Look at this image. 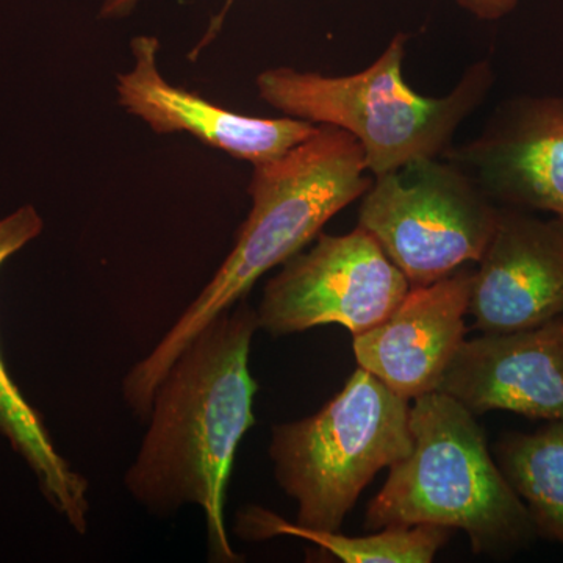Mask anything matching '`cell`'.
I'll list each match as a JSON object with an SVG mask.
<instances>
[{
  "mask_svg": "<svg viewBox=\"0 0 563 563\" xmlns=\"http://www.w3.org/2000/svg\"><path fill=\"white\" fill-rule=\"evenodd\" d=\"M258 329L257 310L242 299L180 352L154 393L150 429L124 477L133 499L152 514L201 507L214 562L240 561L224 507L236 450L255 421L250 354Z\"/></svg>",
  "mask_w": 563,
  "mask_h": 563,
  "instance_id": "cell-1",
  "label": "cell"
},
{
  "mask_svg": "<svg viewBox=\"0 0 563 563\" xmlns=\"http://www.w3.org/2000/svg\"><path fill=\"white\" fill-rule=\"evenodd\" d=\"M366 172L357 140L331 125H318L309 140L254 165L252 209L231 254L157 346L122 380V398L133 413L150 417L163 377L211 320L242 301L263 274L299 254L339 211L368 191L373 180Z\"/></svg>",
  "mask_w": 563,
  "mask_h": 563,
  "instance_id": "cell-2",
  "label": "cell"
},
{
  "mask_svg": "<svg viewBox=\"0 0 563 563\" xmlns=\"http://www.w3.org/2000/svg\"><path fill=\"white\" fill-rule=\"evenodd\" d=\"M476 415L443 391L410 406L412 450L390 466L369 503L366 526H442L468 533L476 553L517 547L536 528L525 503L493 461Z\"/></svg>",
  "mask_w": 563,
  "mask_h": 563,
  "instance_id": "cell-3",
  "label": "cell"
},
{
  "mask_svg": "<svg viewBox=\"0 0 563 563\" xmlns=\"http://www.w3.org/2000/svg\"><path fill=\"white\" fill-rule=\"evenodd\" d=\"M406 40L399 33L376 62L351 76L266 69L257 77L258 95L285 117L350 133L373 177L439 157L490 88V68L473 66L450 95L424 98L404 80Z\"/></svg>",
  "mask_w": 563,
  "mask_h": 563,
  "instance_id": "cell-4",
  "label": "cell"
},
{
  "mask_svg": "<svg viewBox=\"0 0 563 563\" xmlns=\"http://www.w3.org/2000/svg\"><path fill=\"white\" fill-rule=\"evenodd\" d=\"M410 450L409 399L358 366L320 412L274 426L269 457L296 523L333 532L373 477Z\"/></svg>",
  "mask_w": 563,
  "mask_h": 563,
  "instance_id": "cell-5",
  "label": "cell"
},
{
  "mask_svg": "<svg viewBox=\"0 0 563 563\" xmlns=\"http://www.w3.org/2000/svg\"><path fill=\"white\" fill-rule=\"evenodd\" d=\"M362 198L358 228L380 244L410 287L479 262L499 214L468 174L439 157L417 158L374 177Z\"/></svg>",
  "mask_w": 563,
  "mask_h": 563,
  "instance_id": "cell-6",
  "label": "cell"
},
{
  "mask_svg": "<svg viewBox=\"0 0 563 563\" xmlns=\"http://www.w3.org/2000/svg\"><path fill=\"white\" fill-rule=\"evenodd\" d=\"M409 290L407 277L365 229L320 233L312 250L292 255L266 285L258 328L282 336L340 324L357 335L383 322Z\"/></svg>",
  "mask_w": 563,
  "mask_h": 563,
  "instance_id": "cell-7",
  "label": "cell"
},
{
  "mask_svg": "<svg viewBox=\"0 0 563 563\" xmlns=\"http://www.w3.org/2000/svg\"><path fill=\"white\" fill-rule=\"evenodd\" d=\"M473 273L468 313L483 333L523 331L563 314V220L499 207Z\"/></svg>",
  "mask_w": 563,
  "mask_h": 563,
  "instance_id": "cell-8",
  "label": "cell"
},
{
  "mask_svg": "<svg viewBox=\"0 0 563 563\" xmlns=\"http://www.w3.org/2000/svg\"><path fill=\"white\" fill-rule=\"evenodd\" d=\"M446 158L493 201L563 220L562 98L523 96L504 103L481 136Z\"/></svg>",
  "mask_w": 563,
  "mask_h": 563,
  "instance_id": "cell-9",
  "label": "cell"
},
{
  "mask_svg": "<svg viewBox=\"0 0 563 563\" xmlns=\"http://www.w3.org/2000/svg\"><path fill=\"white\" fill-rule=\"evenodd\" d=\"M133 65L117 80L120 106L155 133H190L203 144L252 165L274 161L309 140L318 125L296 118H255L235 113L202 96L174 87L157 65L154 36L132 40Z\"/></svg>",
  "mask_w": 563,
  "mask_h": 563,
  "instance_id": "cell-10",
  "label": "cell"
},
{
  "mask_svg": "<svg viewBox=\"0 0 563 563\" xmlns=\"http://www.w3.org/2000/svg\"><path fill=\"white\" fill-rule=\"evenodd\" d=\"M470 412L563 421V314L536 328L463 342L439 390Z\"/></svg>",
  "mask_w": 563,
  "mask_h": 563,
  "instance_id": "cell-11",
  "label": "cell"
},
{
  "mask_svg": "<svg viewBox=\"0 0 563 563\" xmlns=\"http://www.w3.org/2000/svg\"><path fill=\"white\" fill-rule=\"evenodd\" d=\"M473 273L455 272L410 287L383 322L354 335L358 366L402 398L439 390L448 366L465 342Z\"/></svg>",
  "mask_w": 563,
  "mask_h": 563,
  "instance_id": "cell-12",
  "label": "cell"
},
{
  "mask_svg": "<svg viewBox=\"0 0 563 563\" xmlns=\"http://www.w3.org/2000/svg\"><path fill=\"white\" fill-rule=\"evenodd\" d=\"M44 222L33 206H22L0 220V266L43 232ZM0 433L11 448L27 462L47 501L70 528L87 532L88 483L74 472L52 443L49 432L38 415L25 401L9 376L0 355Z\"/></svg>",
  "mask_w": 563,
  "mask_h": 563,
  "instance_id": "cell-13",
  "label": "cell"
},
{
  "mask_svg": "<svg viewBox=\"0 0 563 563\" xmlns=\"http://www.w3.org/2000/svg\"><path fill=\"white\" fill-rule=\"evenodd\" d=\"M236 532L244 540L262 542L290 536L307 540L346 563H429L450 540L442 526H391L365 537H347L288 523L263 507L250 506L236 517Z\"/></svg>",
  "mask_w": 563,
  "mask_h": 563,
  "instance_id": "cell-14",
  "label": "cell"
},
{
  "mask_svg": "<svg viewBox=\"0 0 563 563\" xmlns=\"http://www.w3.org/2000/svg\"><path fill=\"white\" fill-rule=\"evenodd\" d=\"M498 453L501 472L525 503L536 532L563 547V421L507 435Z\"/></svg>",
  "mask_w": 563,
  "mask_h": 563,
  "instance_id": "cell-15",
  "label": "cell"
},
{
  "mask_svg": "<svg viewBox=\"0 0 563 563\" xmlns=\"http://www.w3.org/2000/svg\"><path fill=\"white\" fill-rule=\"evenodd\" d=\"M457 2L479 20L495 21L509 14L520 0H457Z\"/></svg>",
  "mask_w": 563,
  "mask_h": 563,
  "instance_id": "cell-16",
  "label": "cell"
},
{
  "mask_svg": "<svg viewBox=\"0 0 563 563\" xmlns=\"http://www.w3.org/2000/svg\"><path fill=\"white\" fill-rule=\"evenodd\" d=\"M136 0H103V14H111V16H114V14H121L124 13L125 10L132 9L133 5H135ZM233 3V0H225V9L222 11V14L220 18H218L217 24L213 25V29H210L211 31H218L220 29L222 18H224L225 11L231 9V5Z\"/></svg>",
  "mask_w": 563,
  "mask_h": 563,
  "instance_id": "cell-17",
  "label": "cell"
}]
</instances>
